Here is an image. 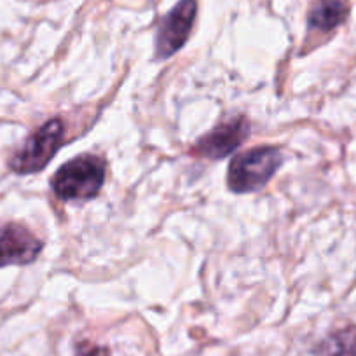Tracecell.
Instances as JSON below:
<instances>
[{
	"mask_svg": "<svg viewBox=\"0 0 356 356\" xmlns=\"http://www.w3.org/2000/svg\"><path fill=\"white\" fill-rule=\"evenodd\" d=\"M197 16V0H180L163 18L156 33L157 58H170L184 47Z\"/></svg>",
	"mask_w": 356,
	"mask_h": 356,
	"instance_id": "cell-4",
	"label": "cell"
},
{
	"mask_svg": "<svg viewBox=\"0 0 356 356\" xmlns=\"http://www.w3.org/2000/svg\"><path fill=\"white\" fill-rule=\"evenodd\" d=\"M42 252V241L18 224L0 225V267L32 264Z\"/></svg>",
	"mask_w": 356,
	"mask_h": 356,
	"instance_id": "cell-6",
	"label": "cell"
},
{
	"mask_svg": "<svg viewBox=\"0 0 356 356\" xmlns=\"http://www.w3.org/2000/svg\"><path fill=\"white\" fill-rule=\"evenodd\" d=\"M250 135V124L245 118H234L224 124L211 129L208 135L200 138L193 152L207 159H224L243 145Z\"/></svg>",
	"mask_w": 356,
	"mask_h": 356,
	"instance_id": "cell-5",
	"label": "cell"
},
{
	"mask_svg": "<svg viewBox=\"0 0 356 356\" xmlns=\"http://www.w3.org/2000/svg\"><path fill=\"white\" fill-rule=\"evenodd\" d=\"M282 163L283 154L276 147H257L238 154L227 171L229 189L236 194L257 193L267 186Z\"/></svg>",
	"mask_w": 356,
	"mask_h": 356,
	"instance_id": "cell-2",
	"label": "cell"
},
{
	"mask_svg": "<svg viewBox=\"0 0 356 356\" xmlns=\"http://www.w3.org/2000/svg\"><path fill=\"white\" fill-rule=\"evenodd\" d=\"M316 356H356V327L348 325L332 332L314 349Z\"/></svg>",
	"mask_w": 356,
	"mask_h": 356,
	"instance_id": "cell-8",
	"label": "cell"
},
{
	"mask_svg": "<svg viewBox=\"0 0 356 356\" xmlns=\"http://www.w3.org/2000/svg\"><path fill=\"white\" fill-rule=\"evenodd\" d=\"M348 18V4L346 0H316L307 15V23L311 29L320 32H332Z\"/></svg>",
	"mask_w": 356,
	"mask_h": 356,
	"instance_id": "cell-7",
	"label": "cell"
},
{
	"mask_svg": "<svg viewBox=\"0 0 356 356\" xmlns=\"http://www.w3.org/2000/svg\"><path fill=\"white\" fill-rule=\"evenodd\" d=\"M65 142V126L60 118L49 119L29 136L25 145L13 156L9 166L18 175H30L44 170L56 156Z\"/></svg>",
	"mask_w": 356,
	"mask_h": 356,
	"instance_id": "cell-3",
	"label": "cell"
},
{
	"mask_svg": "<svg viewBox=\"0 0 356 356\" xmlns=\"http://www.w3.org/2000/svg\"><path fill=\"white\" fill-rule=\"evenodd\" d=\"M105 184V163L93 154L74 157L56 171L53 191L63 201L93 200Z\"/></svg>",
	"mask_w": 356,
	"mask_h": 356,
	"instance_id": "cell-1",
	"label": "cell"
}]
</instances>
